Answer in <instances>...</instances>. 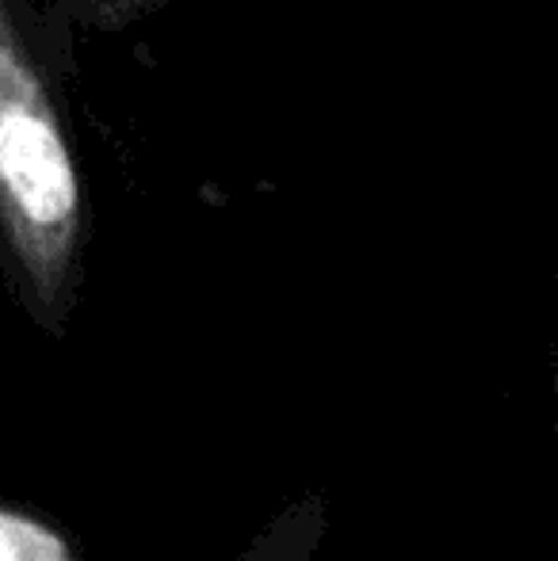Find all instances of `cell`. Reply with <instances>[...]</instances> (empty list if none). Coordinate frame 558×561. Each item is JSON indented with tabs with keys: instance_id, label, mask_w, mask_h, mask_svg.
Wrapping results in <instances>:
<instances>
[{
	"instance_id": "obj_1",
	"label": "cell",
	"mask_w": 558,
	"mask_h": 561,
	"mask_svg": "<svg viewBox=\"0 0 558 561\" xmlns=\"http://www.w3.org/2000/svg\"><path fill=\"white\" fill-rule=\"evenodd\" d=\"M0 229L31 313L61 333L81 256V180L38 69L0 0Z\"/></svg>"
},
{
	"instance_id": "obj_2",
	"label": "cell",
	"mask_w": 558,
	"mask_h": 561,
	"mask_svg": "<svg viewBox=\"0 0 558 561\" xmlns=\"http://www.w3.org/2000/svg\"><path fill=\"white\" fill-rule=\"evenodd\" d=\"M326 539V496L303 493L280 508L234 561H314Z\"/></svg>"
}]
</instances>
